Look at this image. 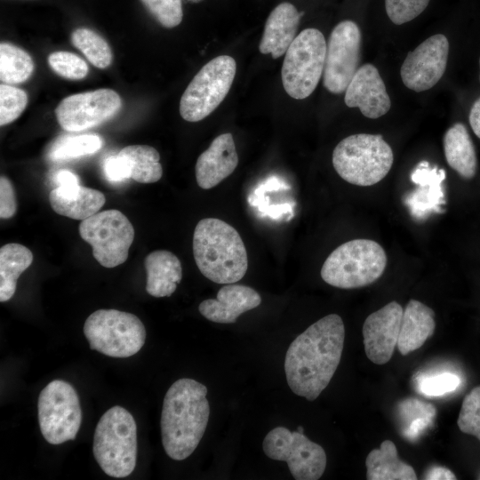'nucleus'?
<instances>
[{"mask_svg": "<svg viewBox=\"0 0 480 480\" xmlns=\"http://www.w3.org/2000/svg\"><path fill=\"white\" fill-rule=\"evenodd\" d=\"M345 340L341 317L330 314L308 326L289 346L284 372L292 391L308 401L328 386L339 364Z\"/></svg>", "mask_w": 480, "mask_h": 480, "instance_id": "1", "label": "nucleus"}, {"mask_svg": "<svg viewBox=\"0 0 480 480\" xmlns=\"http://www.w3.org/2000/svg\"><path fill=\"white\" fill-rule=\"evenodd\" d=\"M207 388L188 378L176 380L163 403L160 428L166 454L182 460L193 453L206 429L210 405Z\"/></svg>", "mask_w": 480, "mask_h": 480, "instance_id": "2", "label": "nucleus"}, {"mask_svg": "<svg viewBox=\"0 0 480 480\" xmlns=\"http://www.w3.org/2000/svg\"><path fill=\"white\" fill-rule=\"evenodd\" d=\"M193 254L203 276L217 284L236 283L247 271V252L239 233L220 219L198 221L193 235Z\"/></svg>", "mask_w": 480, "mask_h": 480, "instance_id": "3", "label": "nucleus"}, {"mask_svg": "<svg viewBox=\"0 0 480 480\" xmlns=\"http://www.w3.org/2000/svg\"><path fill=\"white\" fill-rule=\"evenodd\" d=\"M137 426L132 415L116 405L100 419L93 436V455L100 468L109 476L125 477L132 474L137 460Z\"/></svg>", "mask_w": 480, "mask_h": 480, "instance_id": "4", "label": "nucleus"}, {"mask_svg": "<svg viewBox=\"0 0 480 480\" xmlns=\"http://www.w3.org/2000/svg\"><path fill=\"white\" fill-rule=\"evenodd\" d=\"M391 147L380 134L357 133L340 140L332 152V165L340 178L356 186H372L389 172Z\"/></svg>", "mask_w": 480, "mask_h": 480, "instance_id": "5", "label": "nucleus"}, {"mask_svg": "<svg viewBox=\"0 0 480 480\" xmlns=\"http://www.w3.org/2000/svg\"><path fill=\"white\" fill-rule=\"evenodd\" d=\"M387 261V254L377 242L354 239L331 252L322 266L321 277L341 289L364 287L382 276Z\"/></svg>", "mask_w": 480, "mask_h": 480, "instance_id": "6", "label": "nucleus"}, {"mask_svg": "<svg viewBox=\"0 0 480 480\" xmlns=\"http://www.w3.org/2000/svg\"><path fill=\"white\" fill-rule=\"evenodd\" d=\"M91 349L117 358L138 353L146 340V329L138 316L116 309H99L84 324Z\"/></svg>", "mask_w": 480, "mask_h": 480, "instance_id": "7", "label": "nucleus"}, {"mask_svg": "<svg viewBox=\"0 0 480 480\" xmlns=\"http://www.w3.org/2000/svg\"><path fill=\"white\" fill-rule=\"evenodd\" d=\"M326 42L316 28L301 31L288 48L281 76L289 96L296 100L308 98L316 88L324 73Z\"/></svg>", "mask_w": 480, "mask_h": 480, "instance_id": "8", "label": "nucleus"}, {"mask_svg": "<svg viewBox=\"0 0 480 480\" xmlns=\"http://www.w3.org/2000/svg\"><path fill=\"white\" fill-rule=\"evenodd\" d=\"M235 60L218 56L207 62L194 76L180 101V114L188 122H198L222 102L233 84Z\"/></svg>", "mask_w": 480, "mask_h": 480, "instance_id": "9", "label": "nucleus"}, {"mask_svg": "<svg viewBox=\"0 0 480 480\" xmlns=\"http://www.w3.org/2000/svg\"><path fill=\"white\" fill-rule=\"evenodd\" d=\"M38 422L44 438L52 444L74 440L82 422L79 397L62 380L48 383L38 396Z\"/></svg>", "mask_w": 480, "mask_h": 480, "instance_id": "10", "label": "nucleus"}, {"mask_svg": "<svg viewBox=\"0 0 480 480\" xmlns=\"http://www.w3.org/2000/svg\"><path fill=\"white\" fill-rule=\"evenodd\" d=\"M79 234L92 247L94 259L105 268L124 263L133 242L134 228L118 210L98 212L82 220Z\"/></svg>", "mask_w": 480, "mask_h": 480, "instance_id": "11", "label": "nucleus"}, {"mask_svg": "<svg viewBox=\"0 0 480 480\" xmlns=\"http://www.w3.org/2000/svg\"><path fill=\"white\" fill-rule=\"evenodd\" d=\"M264 453L274 460L285 461L296 480H317L326 468V453L304 433L276 427L265 436Z\"/></svg>", "mask_w": 480, "mask_h": 480, "instance_id": "12", "label": "nucleus"}, {"mask_svg": "<svg viewBox=\"0 0 480 480\" xmlns=\"http://www.w3.org/2000/svg\"><path fill=\"white\" fill-rule=\"evenodd\" d=\"M361 32L351 20H343L332 29L326 46L324 86L332 93L340 94L359 68Z\"/></svg>", "mask_w": 480, "mask_h": 480, "instance_id": "13", "label": "nucleus"}, {"mask_svg": "<svg viewBox=\"0 0 480 480\" xmlns=\"http://www.w3.org/2000/svg\"><path fill=\"white\" fill-rule=\"evenodd\" d=\"M121 105L117 92L99 89L64 98L54 112L63 130L80 132L108 120L118 112Z\"/></svg>", "mask_w": 480, "mask_h": 480, "instance_id": "14", "label": "nucleus"}, {"mask_svg": "<svg viewBox=\"0 0 480 480\" xmlns=\"http://www.w3.org/2000/svg\"><path fill=\"white\" fill-rule=\"evenodd\" d=\"M448 53L445 36L436 34L427 38L404 59L400 69L404 84L416 92L435 86L444 74Z\"/></svg>", "mask_w": 480, "mask_h": 480, "instance_id": "15", "label": "nucleus"}, {"mask_svg": "<svg viewBox=\"0 0 480 480\" xmlns=\"http://www.w3.org/2000/svg\"><path fill=\"white\" fill-rule=\"evenodd\" d=\"M403 307L391 301L369 315L363 324L366 356L376 364L388 363L396 347L400 332Z\"/></svg>", "mask_w": 480, "mask_h": 480, "instance_id": "16", "label": "nucleus"}, {"mask_svg": "<svg viewBox=\"0 0 480 480\" xmlns=\"http://www.w3.org/2000/svg\"><path fill=\"white\" fill-rule=\"evenodd\" d=\"M345 92V104L348 108H358L368 118H379L390 109L391 101L385 84L372 64L359 67Z\"/></svg>", "mask_w": 480, "mask_h": 480, "instance_id": "17", "label": "nucleus"}, {"mask_svg": "<svg viewBox=\"0 0 480 480\" xmlns=\"http://www.w3.org/2000/svg\"><path fill=\"white\" fill-rule=\"evenodd\" d=\"M445 171L436 166L430 167L428 161H421L411 173V180L417 188L406 196L404 204L411 215L418 220L432 212H440L445 204L443 181Z\"/></svg>", "mask_w": 480, "mask_h": 480, "instance_id": "18", "label": "nucleus"}, {"mask_svg": "<svg viewBox=\"0 0 480 480\" xmlns=\"http://www.w3.org/2000/svg\"><path fill=\"white\" fill-rule=\"evenodd\" d=\"M238 164V156L231 133L217 136L197 158L196 180L203 189H210L228 178Z\"/></svg>", "mask_w": 480, "mask_h": 480, "instance_id": "19", "label": "nucleus"}, {"mask_svg": "<svg viewBox=\"0 0 480 480\" xmlns=\"http://www.w3.org/2000/svg\"><path fill=\"white\" fill-rule=\"evenodd\" d=\"M260 303L261 297L253 288L227 284L219 290L216 299L202 301L198 310L209 321L233 324L240 315L257 308Z\"/></svg>", "mask_w": 480, "mask_h": 480, "instance_id": "20", "label": "nucleus"}, {"mask_svg": "<svg viewBox=\"0 0 480 480\" xmlns=\"http://www.w3.org/2000/svg\"><path fill=\"white\" fill-rule=\"evenodd\" d=\"M302 14L290 3H282L274 8L265 23L260 52L270 53L273 59L284 54L296 37Z\"/></svg>", "mask_w": 480, "mask_h": 480, "instance_id": "21", "label": "nucleus"}, {"mask_svg": "<svg viewBox=\"0 0 480 480\" xmlns=\"http://www.w3.org/2000/svg\"><path fill=\"white\" fill-rule=\"evenodd\" d=\"M105 201L100 191L79 184L58 186L49 194L51 207L56 213L80 220L98 212Z\"/></svg>", "mask_w": 480, "mask_h": 480, "instance_id": "22", "label": "nucleus"}, {"mask_svg": "<svg viewBox=\"0 0 480 480\" xmlns=\"http://www.w3.org/2000/svg\"><path fill=\"white\" fill-rule=\"evenodd\" d=\"M435 313L424 303L411 300L406 305L400 326L397 348L403 356L420 348L433 335Z\"/></svg>", "mask_w": 480, "mask_h": 480, "instance_id": "23", "label": "nucleus"}, {"mask_svg": "<svg viewBox=\"0 0 480 480\" xmlns=\"http://www.w3.org/2000/svg\"><path fill=\"white\" fill-rule=\"evenodd\" d=\"M147 292L156 298L169 297L182 278L179 258L166 250H156L145 258Z\"/></svg>", "mask_w": 480, "mask_h": 480, "instance_id": "24", "label": "nucleus"}, {"mask_svg": "<svg viewBox=\"0 0 480 480\" xmlns=\"http://www.w3.org/2000/svg\"><path fill=\"white\" fill-rule=\"evenodd\" d=\"M444 150L447 164L462 178L475 176L477 160L473 141L466 126L456 123L444 133Z\"/></svg>", "mask_w": 480, "mask_h": 480, "instance_id": "25", "label": "nucleus"}, {"mask_svg": "<svg viewBox=\"0 0 480 480\" xmlns=\"http://www.w3.org/2000/svg\"><path fill=\"white\" fill-rule=\"evenodd\" d=\"M368 480H416L413 468L398 458L396 447L385 440L380 448L372 450L366 457Z\"/></svg>", "mask_w": 480, "mask_h": 480, "instance_id": "26", "label": "nucleus"}, {"mask_svg": "<svg viewBox=\"0 0 480 480\" xmlns=\"http://www.w3.org/2000/svg\"><path fill=\"white\" fill-rule=\"evenodd\" d=\"M33 253L26 246L10 243L0 248V301L12 298L20 276L32 264Z\"/></svg>", "mask_w": 480, "mask_h": 480, "instance_id": "27", "label": "nucleus"}, {"mask_svg": "<svg viewBox=\"0 0 480 480\" xmlns=\"http://www.w3.org/2000/svg\"><path fill=\"white\" fill-rule=\"evenodd\" d=\"M118 155L128 163L130 178L140 183H154L163 175L158 151L148 145H131L122 148Z\"/></svg>", "mask_w": 480, "mask_h": 480, "instance_id": "28", "label": "nucleus"}, {"mask_svg": "<svg viewBox=\"0 0 480 480\" xmlns=\"http://www.w3.org/2000/svg\"><path fill=\"white\" fill-rule=\"evenodd\" d=\"M34 71V61L23 49L6 42L0 44V80L4 84H20Z\"/></svg>", "mask_w": 480, "mask_h": 480, "instance_id": "29", "label": "nucleus"}, {"mask_svg": "<svg viewBox=\"0 0 480 480\" xmlns=\"http://www.w3.org/2000/svg\"><path fill=\"white\" fill-rule=\"evenodd\" d=\"M73 45L98 68H106L112 62V51L107 41L93 30L79 28L71 35Z\"/></svg>", "mask_w": 480, "mask_h": 480, "instance_id": "30", "label": "nucleus"}, {"mask_svg": "<svg viewBox=\"0 0 480 480\" xmlns=\"http://www.w3.org/2000/svg\"><path fill=\"white\" fill-rule=\"evenodd\" d=\"M102 139L95 134L60 137L48 151L52 161L76 158L97 152L102 147Z\"/></svg>", "mask_w": 480, "mask_h": 480, "instance_id": "31", "label": "nucleus"}, {"mask_svg": "<svg viewBox=\"0 0 480 480\" xmlns=\"http://www.w3.org/2000/svg\"><path fill=\"white\" fill-rule=\"evenodd\" d=\"M28 104L27 93L7 84L0 85V125H6L16 120Z\"/></svg>", "mask_w": 480, "mask_h": 480, "instance_id": "32", "label": "nucleus"}, {"mask_svg": "<svg viewBox=\"0 0 480 480\" xmlns=\"http://www.w3.org/2000/svg\"><path fill=\"white\" fill-rule=\"evenodd\" d=\"M50 68L59 76L71 80H80L88 74L86 62L69 52H54L47 58Z\"/></svg>", "mask_w": 480, "mask_h": 480, "instance_id": "33", "label": "nucleus"}, {"mask_svg": "<svg viewBox=\"0 0 480 480\" xmlns=\"http://www.w3.org/2000/svg\"><path fill=\"white\" fill-rule=\"evenodd\" d=\"M460 430L480 441V386L464 397L457 420Z\"/></svg>", "mask_w": 480, "mask_h": 480, "instance_id": "34", "label": "nucleus"}, {"mask_svg": "<svg viewBox=\"0 0 480 480\" xmlns=\"http://www.w3.org/2000/svg\"><path fill=\"white\" fill-rule=\"evenodd\" d=\"M150 15L163 27L172 28L182 20L181 0H140Z\"/></svg>", "mask_w": 480, "mask_h": 480, "instance_id": "35", "label": "nucleus"}, {"mask_svg": "<svg viewBox=\"0 0 480 480\" xmlns=\"http://www.w3.org/2000/svg\"><path fill=\"white\" fill-rule=\"evenodd\" d=\"M415 384L420 393L428 396H439L454 391L460 384V379L451 372L419 374L415 378Z\"/></svg>", "mask_w": 480, "mask_h": 480, "instance_id": "36", "label": "nucleus"}, {"mask_svg": "<svg viewBox=\"0 0 480 480\" xmlns=\"http://www.w3.org/2000/svg\"><path fill=\"white\" fill-rule=\"evenodd\" d=\"M430 0H385V8L390 20L401 25L418 17Z\"/></svg>", "mask_w": 480, "mask_h": 480, "instance_id": "37", "label": "nucleus"}, {"mask_svg": "<svg viewBox=\"0 0 480 480\" xmlns=\"http://www.w3.org/2000/svg\"><path fill=\"white\" fill-rule=\"evenodd\" d=\"M400 412L408 425L411 421L418 418L427 417L434 419L436 409L433 404L412 398L404 400L400 404Z\"/></svg>", "mask_w": 480, "mask_h": 480, "instance_id": "38", "label": "nucleus"}, {"mask_svg": "<svg viewBox=\"0 0 480 480\" xmlns=\"http://www.w3.org/2000/svg\"><path fill=\"white\" fill-rule=\"evenodd\" d=\"M17 211L15 189L12 181L6 176L0 178V217L12 218Z\"/></svg>", "mask_w": 480, "mask_h": 480, "instance_id": "39", "label": "nucleus"}, {"mask_svg": "<svg viewBox=\"0 0 480 480\" xmlns=\"http://www.w3.org/2000/svg\"><path fill=\"white\" fill-rule=\"evenodd\" d=\"M103 171L109 181L118 182L130 178L128 163L118 154L105 160Z\"/></svg>", "mask_w": 480, "mask_h": 480, "instance_id": "40", "label": "nucleus"}, {"mask_svg": "<svg viewBox=\"0 0 480 480\" xmlns=\"http://www.w3.org/2000/svg\"><path fill=\"white\" fill-rule=\"evenodd\" d=\"M423 478L427 480H453L456 479V476L449 468L435 466L426 472Z\"/></svg>", "mask_w": 480, "mask_h": 480, "instance_id": "41", "label": "nucleus"}, {"mask_svg": "<svg viewBox=\"0 0 480 480\" xmlns=\"http://www.w3.org/2000/svg\"><path fill=\"white\" fill-rule=\"evenodd\" d=\"M468 120L474 133L480 139V97L471 107Z\"/></svg>", "mask_w": 480, "mask_h": 480, "instance_id": "42", "label": "nucleus"}, {"mask_svg": "<svg viewBox=\"0 0 480 480\" xmlns=\"http://www.w3.org/2000/svg\"><path fill=\"white\" fill-rule=\"evenodd\" d=\"M55 182L58 186L79 184L78 177L70 171L61 170L55 175Z\"/></svg>", "mask_w": 480, "mask_h": 480, "instance_id": "43", "label": "nucleus"}, {"mask_svg": "<svg viewBox=\"0 0 480 480\" xmlns=\"http://www.w3.org/2000/svg\"><path fill=\"white\" fill-rule=\"evenodd\" d=\"M297 431H299L300 433H304V429L301 426L298 427Z\"/></svg>", "mask_w": 480, "mask_h": 480, "instance_id": "44", "label": "nucleus"}, {"mask_svg": "<svg viewBox=\"0 0 480 480\" xmlns=\"http://www.w3.org/2000/svg\"><path fill=\"white\" fill-rule=\"evenodd\" d=\"M479 67H480V58H479Z\"/></svg>", "mask_w": 480, "mask_h": 480, "instance_id": "45", "label": "nucleus"}, {"mask_svg": "<svg viewBox=\"0 0 480 480\" xmlns=\"http://www.w3.org/2000/svg\"><path fill=\"white\" fill-rule=\"evenodd\" d=\"M478 479H480V475H479V476H478Z\"/></svg>", "mask_w": 480, "mask_h": 480, "instance_id": "46", "label": "nucleus"}]
</instances>
